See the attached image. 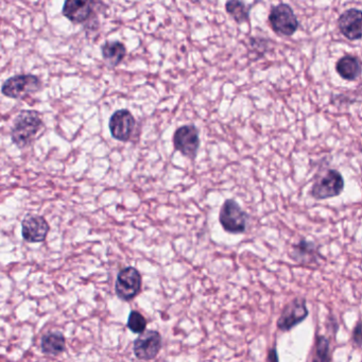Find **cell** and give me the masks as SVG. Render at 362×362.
<instances>
[{
    "instance_id": "cell-1",
    "label": "cell",
    "mask_w": 362,
    "mask_h": 362,
    "mask_svg": "<svg viewBox=\"0 0 362 362\" xmlns=\"http://www.w3.org/2000/svg\"><path fill=\"white\" fill-rule=\"evenodd\" d=\"M43 126L41 115L36 110H22L10 131L12 142L19 149L27 148L35 140Z\"/></svg>"
},
{
    "instance_id": "cell-2",
    "label": "cell",
    "mask_w": 362,
    "mask_h": 362,
    "mask_svg": "<svg viewBox=\"0 0 362 362\" xmlns=\"http://www.w3.org/2000/svg\"><path fill=\"white\" fill-rule=\"evenodd\" d=\"M42 88V81L34 74H16L3 82L1 92L11 99H23L29 94L39 92Z\"/></svg>"
},
{
    "instance_id": "cell-3",
    "label": "cell",
    "mask_w": 362,
    "mask_h": 362,
    "mask_svg": "<svg viewBox=\"0 0 362 362\" xmlns=\"http://www.w3.org/2000/svg\"><path fill=\"white\" fill-rule=\"evenodd\" d=\"M219 221L225 232L230 234H242L247 231L249 215L241 208L236 201L229 199L225 200L221 207Z\"/></svg>"
},
{
    "instance_id": "cell-4",
    "label": "cell",
    "mask_w": 362,
    "mask_h": 362,
    "mask_svg": "<svg viewBox=\"0 0 362 362\" xmlns=\"http://www.w3.org/2000/svg\"><path fill=\"white\" fill-rule=\"evenodd\" d=\"M268 21L273 31L283 36L293 35L299 25L295 11L287 3L274 6L269 14Z\"/></svg>"
},
{
    "instance_id": "cell-5",
    "label": "cell",
    "mask_w": 362,
    "mask_h": 362,
    "mask_svg": "<svg viewBox=\"0 0 362 362\" xmlns=\"http://www.w3.org/2000/svg\"><path fill=\"white\" fill-rule=\"evenodd\" d=\"M142 279L140 271L134 267L122 269L117 274L115 291L117 297L124 302L132 301L142 289Z\"/></svg>"
},
{
    "instance_id": "cell-6",
    "label": "cell",
    "mask_w": 362,
    "mask_h": 362,
    "mask_svg": "<svg viewBox=\"0 0 362 362\" xmlns=\"http://www.w3.org/2000/svg\"><path fill=\"white\" fill-rule=\"evenodd\" d=\"M345 189V179L339 171L331 169L325 176L318 180L311 188V195L315 200L335 198Z\"/></svg>"
},
{
    "instance_id": "cell-7",
    "label": "cell",
    "mask_w": 362,
    "mask_h": 362,
    "mask_svg": "<svg viewBox=\"0 0 362 362\" xmlns=\"http://www.w3.org/2000/svg\"><path fill=\"white\" fill-rule=\"evenodd\" d=\"M309 315L306 299L297 297L283 307L279 319L277 320V329L281 331H290Z\"/></svg>"
},
{
    "instance_id": "cell-8",
    "label": "cell",
    "mask_w": 362,
    "mask_h": 362,
    "mask_svg": "<svg viewBox=\"0 0 362 362\" xmlns=\"http://www.w3.org/2000/svg\"><path fill=\"white\" fill-rule=\"evenodd\" d=\"M174 145L183 156L195 160L200 148L199 130L194 124H185L174 132Z\"/></svg>"
},
{
    "instance_id": "cell-9",
    "label": "cell",
    "mask_w": 362,
    "mask_h": 362,
    "mask_svg": "<svg viewBox=\"0 0 362 362\" xmlns=\"http://www.w3.org/2000/svg\"><path fill=\"white\" fill-rule=\"evenodd\" d=\"M162 349V336L158 331L149 329L145 333L140 334L133 345V352L138 359L149 360L154 359Z\"/></svg>"
},
{
    "instance_id": "cell-10",
    "label": "cell",
    "mask_w": 362,
    "mask_h": 362,
    "mask_svg": "<svg viewBox=\"0 0 362 362\" xmlns=\"http://www.w3.org/2000/svg\"><path fill=\"white\" fill-rule=\"evenodd\" d=\"M96 3L82 1V0H67L64 3L62 14L72 24L85 25L88 22L97 21Z\"/></svg>"
},
{
    "instance_id": "cell-11",
    "label": "cell",
    "mask_w": 362,
    "mask_h": 362,
    "mask_svg": "<svg viewBox=\"0 0 362 362\" xmlns=\"http://www.w3.org/2000/svg\"><path fill=\"white\" fill-rule=\"evenodd\" d=\"M135 124V118L130 110H126V108L116 110L110 116V122H108L110 135L114 140H120V142H128L132 136Z\"/></svg>"
},
{
    "instance_id": "cell-12",
    "label": "cell",
    "mask_w": 362,
    "mask_h": 362,
    "mask_svg": "<svg viewBox=\"0 0 362 362\" xmlns=\"http://www.w3.org/2000/svg\"><path fill=\"white\" fill-rule=\"evenodd\" d=\"M49 231L47 220L39 215H28L22 222V236L29 243L43 242Z\"/></svg>"
},
{
    "instance_id": "cell-13",
    "label": "cell",
    "mask_w": 362,
    "mask_h": 362,
    "mask_svg": "<svg viewBox=\"0 0 362 362\" xmlns=\"http://www.w3.org/2000/svg\"><path fill=\"white\" fill-rule=\"evenodd\" d=\"M338 28L349 41L362 39L361 10L349 9L343 12L338 18Z\"/></svg>"
},
{
    "instance_id": "cell-14",
    "label": "cell",
    "mask_w": 362,
    "mask_h": 362,
    "mask_svg": "<svg viewBox=\"0 0 362 362\" xmlns=\"http://www.w3.org/2000/svg\"><path fill=\"white\" fill-rule=\"evenodd\" d=\"M290 257L293 261L303 265H317L319 258H323L320 254L318 245L306 239H302L299 243L293 245Z\"/></svg>"
},
{
    "instance_id": "cell-15",
    "label": "cell",
    "mask_w": 362,
    "mask_h": 362,
    "mask_svg": "<svg viewBox=\"0 0 362 362\" xmlns=\"http://www.w3.org/2000/svg\"><path fill=\"white\" fill-rule=\"evenodd\" d=\"M336 72L342 79L354 81L360 77L362 72V64L357 56L347 54L340 58L336 64Z\"/></svg>"
},
{
    "instance_id": "cell-16",
    "label": "cell",
    "mask_w": 362,
    "mask_h": 362,
    "mask_svg": "<svg viewBox=\"0 0 362 362\" xmlns=\"http://www.w3.org/2000/svg\"><path fill=\"white\" fill-rule=\"evenodd\" d=\"M41 349L46 355H60L66 349L65 337L61 331H49L42 337Z\"/></svg>"
},
{
    "instance_id": "cell-17",
    "label": "cell",
    "mask_w": 362,
    "mask_h": 362,
    "mask_svg": "<svg viewBox=\"0 0 362 362\" xmlns=\"http://www.w3.org/2000/svg\"><path fill=\"white\" fill-rule=\"evenodd\" d=\"M101 54L110 67H116L122 63L124 56H126V48L122 42L108 41L101 46Z\"/></svg>"
},
{
    "instance_id": "cell-18",
    "label": "cell",
    "mask_w": 362,
    "mask_h": 362,
    "mask_svg": "<svg viewBox=\"0 0 362 362\" xmlns=\"http://www.w3.org/2000/svg\"><path fill=\"white\" fill-rule=\"evenodd\" d=\"M225 10L237 24L247 23L250 18V7L238 0H231L225 3Z\"/></svg>"
},
{
    "instance_id": "cell-19",
    "label": "cell",
    "mask_w": 362,
    "mask_h": 362,
    "mask_svg": "<svg viewBox=\"0 0 362 362\" xmlns=\"http://www.w3.org/2000/svg\"><path fill=\"white\" fill-rule=\"evenodd\" d=\"M311 362H331V342L325 336L315 337V354Z\"/></svg>"
},
{
    "instance_id": "cell-20",
    "label": "cell",
    "mask_w": 362,
    "mask_h": 362,
    "mask_svg": "<svg viewBox=\"0 0 362 362\" xmlns=\"http://www.w3.org/2000/svg\"><path fill=\"white\" fill-rule=\"evenodd\" d=\"M126 327L130 329L132 333L140 334L147 331V320L142 313L136 311H132L129 315L128 322H126Z\"/></svg>"
},
{
    "instance_id": "cell-21",
    "label": "cell",
    "mask_w": 362,
    "mask_h": 362,
    "mask_svg": "<svg viewBox=\"0 0 362 362\" xmlns=\"http://www.w3.org/2000/svg\"><path fill=\"white\" fill-rule=\"evenodd\" d=\"M352 339H353V342L355 343L356 347L362 349V320H360V321L356 324L355 327H354Z\"/></svg>"
},
{
    "instance_id": "cell-22",
    "label": "cell",
    "mask_w": 362,
    "mask_h": 362,
    "mask_svg": "<svg viewBox=\"0 0 362 362\" xmlns=\"http://www.w3.org/2000/svg\"><path fill=\"white\" fill-rule=\"evenodd\" d=\"M267 360H268V362H279V355H277V347H273V349L269 351Z\"/></svg>"
}]
</instances>
